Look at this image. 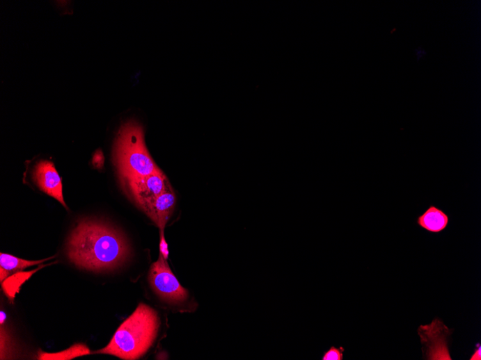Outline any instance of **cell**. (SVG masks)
I'll return each mask as SVG.
<instances>
[{
    "label": "cell",
    "mask_w": 481,
    "mask_h": 360,
    "mask_svg": "<svg viewBox=\"0 0 481 360\" xmlns=\"http://www.w3.org/2000/svg\"><path fill=\"white\" fill-rule=\"evenodd\" d=\"M70 261L81 269L95 272L120 267L130 256L127 239L116 229L94 220H82L67 244Z\"/></svg>",
    "instance_id": "6da1fadb"
},
{
    "label": "cell",
    "mask_w": 481,
    "mask_h": 360,
    "mask_svg": "<svg viewBox=\"0 0 481 360\" xmlns=\"http://www.w3.org/2000/svg\"><path fill=\"white\" fill-rule=\"evenodd\" d=\"M159 325L157 312L148 305L140 304L119 327L110 343L95 353L113 355L124 360L139 359L152 347Z\"/></svg>",
    "instance_id": "7a4b0ae2"
},
{
    "label": "cell",
    "mask_w": 481,
    "mask_h": 360,
    "mask_svg": "<svg viewBox=\"0 0 481 360\" xmlns=\"http://www.w3.org/2000/svg\"><path fill=\"white\" fill-rule=\"evenodd\" d=\"M113 159L123 182L161 172L146 149L141 126L134 121L122 125L116 140Z\"/></svg>",
    "instance_id": "3957f363"
},
{
    "label": "cell",
    "mask_w": 481,
    "mask_h": 360,
    "mask_svg": "<svg viewBox=\"0 0 481 360\" xmlns=\"http://www.w3.org/2000/svg\"><path fill=\"white\" fill-rule=\"evenodd\" d=\"M149 281L153 291L167 302L178 304L188 298L187 291L181 286L161 254L158 261L150 267Z\"/></svg>",
    "instance_id": "277c9868"
},
{
    "label": "cell",
    "mask_w": 481,
    "mask_h": 360,
    "mask_svg": "<svg viewBox=\"0 0 481 360\" xmlns=\"http://www.w3.org/2000/svg\"><path fill=\"white\" fill-rule=\"evenodd\" d=\"M124 185L141 208L172 188L162 172L125 181Z\"/></svg>",
    "instance_id": "5b68a950"
},
{
    "label": "cell",
    "mask_w": 481,
    "mask_h": 360,
    "mask_svg": "<svg viewBox=\"0 0 481 360\" xmlns=\"http://www.w3.org/2000/svg\"><path fill=\"white\" fill-rule=\"evenodd\" d=\"M33 179L42 192L68 207L63 196L61 179L52 162L40 161L34 167Z\"/></svg>",
    "instance_id": "8992f818"
},
{
    "label": "cell",
    "mask_w": 481,
    "mask_h": 360,
    "mask_svg": "<svg viewBox=\"0 0 481 360\" xmlns=\"http://www.w3.org/2000/svg\"><path fill=\"white\" fill-rule=\"evenodd\" d=\"M175 204L176 196L171 188L145 204L141 209L157 224L160 231H164L173 213Z\"/></svg>",
    "instance_id": "52a82bcc"
},
{
    "label": "cell",
    "mask_w": 481,
    "mask_h": 360,
    "mask_svg": "<svg viewBox=\"0 0 481 360\" xmlns=\"http://www.w3.org/2000/svg\"><path fill=\"white\" fill-rule=\"evenodd\" d=\"M449 217L442 209L431 205L425 213L418 217L416 224L433 234L443 231L449 224Z\"/></svg>",
    "instance_id": "ba28073f"
},
{
    "label": "cell",
    "mask_w": 481,
    "mask_h": 360,
    "mask_svg": "<svg viewBox=\"0 0 481 360\" xmlns=\"http://www.w3.org/2000/svg\"><path fill=\"white\" fill-rule=\"evenodd\" d=\"M52 258L41 261H26L15 257L9 254H0V281L1 284L10 275L21 272L27 268L43 263Z\"/></svg>",
    "instance_id": "9c48e42d"
},
{
    "label": "cell",
    "mask_w": 481,
    "mask_h": 360,
    "mask_svg": "<svg viewBox=\"0 0 481 360\" xmlns=\"http://www.w3.org/2000/svg\"><path fill=\"white\" fill-rule=\"evenodd\" d=\"M44 267L45 266H40V268L29 272L21 271L16 272L10 275V277L2 283L3 291L11 303L14 302L15 295L19 292L23 284L29 281L35 272Z\"/></svg>",
    "instance_id": "30bf717a"
},
{
    "label": "cell",
    "mask_w": 481,
    "mask_h": 360,
    "mask_svg": "<svg viewBox=\"0 0 481 360\" xmlns=\"http://www.w3.org/2000/svg\"><path fill=\"white\" fill-rule=\"evenodd\" d=\"M90 354L91 351L87 345L77 343L66 350L56 353H48L40 350L37 359L40 360H70Z\"/></svg>",
    "instance_id": "8fae6325"
},
{
    "label": "cell",
    "mask_w": 481,
    "mask_h": 360,
    "mask_svg": "<svg viewBox=\"0 0 481 360\" xmlns=\"http://www.w3.org/2000/svg\"><path fill=\"white\" fill-rule=\"evenodd\" d=\"M344 352L345 349L342 347L340 348L331 347L327 352H324L322 360H342Z\"/></svg>",
    "instance_id": "7c38bea8"
},
{
    "label": "cell",
    "mask_w": 481,
    "mask_h": 360,
    "mask_svg": "<svg viewBox=\"0 0 481 360\" xmlns=\"http://www.w3.org/2000/svg\"><path fill=\"white\" fill-rule=\"evenodd\" d=\"M159 251L161 255L164 257L165 260L167 261L169 257V249L168 245L164 238V231H160V242H159Z\"/></svg>",
    "instance_id": "4fadbf2b"
},
{
    "label": "cell",
    "mask_w": 481,
    "mask_h": 360,
    "mask_svg": "<svg viewBox=\"0 0 481 360\" xmlns=\"http://www.w3.org/2000/svg\"><path fill=\"white\" fill-rule=\"evenodd\" d=\"M104 163V157L100 150L97 151L93 158V165L95 167L100 169L103 167Z\"/></svg>",
    "instance_id": "5bb4252c"
},
{
    "label": "cell",
    "mask_w": 481,
    "mask_h": 360,
    "mask_svg": "<svg viewBox=\"0 0 481 360\" xmlns=\"http://www.w3.org/2000/svg\"><path fill=\"white\" fill-rule=\"evenodd\" d=\"M478 349L475 350L474 354L471 357V360H480L481 359V346L480 344L477 345Z\"/></svg>",
    "instance_id": "9a60e30c"
},
{
    "label": "cell",
    "mask_w": 481,
    "mask_h": 360,
    "mask_svg": "<svg viewBox=\"0 0 481 360\" xmlns=\"http://www.w3.org/2000/svg\"><path fill=\"white\" fill-rule=\"evenodd\" d=\"M414 51L416 53L418 60H420L422 58H423L427 54V51L425 49H423L422 47L418 48L417 49H415Z\"/></svg>",
    "instance_id": "2e32d148"
},
{
    "label": "cell",
    "mask_w": 481,
    "mask_h": 360,
    "mask_svg": "<svg viewBox=\"0 0 481 360\" xmlns=\"http://www.w3.org/2000/svg\"><path fill=\"white\" fill-rule=\"evenodd\" d=\"M6 320V314L4 311H1L0 312V324H1V326L4 325V322Z\"/></svg>",
    "instance_id": "e0dca14e"
}]
</instances>
